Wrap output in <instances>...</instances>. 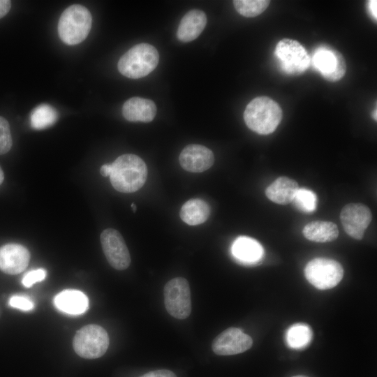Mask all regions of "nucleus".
Wrapping results in <instances>:
<instances>
[{
	"instance_id": "1",
	"label": "nucleus",
	"mask_w": 377,
	"mask_h": 377,
	"mask_svg": "<svg viewBox=\"0 0 377 377\" xmlns=\"http://www.w3.org/2000/svg\"><path fill=\"white\" fill-rule=\"evenodd\" d=\"M110 176L113 188L121 193L139 190L147 177V168L144 161L135 154L119 156L112 163Z\"/></svg>"
},
{
	"instance_id": "2",
	"label": "nucleus",
	"mask_w": 377,
	"mask_h": 377,
	"mask_svg": "<svg viewBox=\"0 0 377 377\" xmlns=\"http://www.w3.org/2000/svg\"><path fill=\"white\" fill-rule=\"evenodd\" d=\"M282 119L280 105L267 96L253 98L246 107L244 119L246 126L260 135L273 133Z\"/></svg>"
},
{
	"instance_id": "3",
	"label": "nucleus",
	"mask_w": 377,
	"mask_h": 377,
	"mask_svg": "<svg viewBox=\"0 0 377 377\" xmlns=\"http://www.w3.org/2000/svg\"><path fill=\"white\" fill-rule=\"evenodd\" d=\"M159 54L157 50L149 43H140L129 49L119 59V71L124 76L138 79L145 77L157 66Z\"/></svg>"
},
{
	"instance_id": "4",
	"label": "nucleus",
	"mask_w": 377,
	"mask_h": 377,
	"mask_svg": "<svg viewBox=\"0 0 377 377\" xmlns=\"http://www.w3.org/2000/svg\"><path fill=\"white\" fill-rule=\"evenodd\" d=\"M92 24L89 10L80 4L68 7L61 15L58 22L60 39L67 45H76L88 36Z\"/></svg>"
},
{
	"instance_id": "5",
	"label": "nucleus",
	"mask_w": 377,
	"mask_h": 377,
	"mask_svg": "<svg viewBox=\"0 0 377 377\" xmlns=\"http://www.w3.org/2000/svg\"><path fill=\"white\" fill-rule=\"evenodd\" d=\"M109 343L106 330L100 325L90 324L76 332L73 346L79 356L86 359H96L105 353Z\"/></svg>"
},
{
	"instance_id": "6",
	"label": "nucleus",
	"mask_w": 377,
	"mask_h": 377,
	"mask_svg": "<svg viewBox=\"0 0 377 377\" xmlns=\"http://www.w3.org/2000/svg\"><path fill=\"white\" fill-rule=\"evenodd\" d=\"M281 70L286 75L302 74L309 67L311 59L304 47L297 40L283 38L274 50Z\"/></svg>"
},
{
	"instance_id": "7",
	"label": "nucleus",
	"mask_w": 377,
	"mask_h": 377,
	"mask_svg": "<svg viewBox=\"0 0 377 377\" xmlns=\"http://www.w3.org/2000/svg\"><path fill=\"white\" fill-rule=\"evenodd\" d=\"M304 274L315 288L327 290L335 287L341 281L343 269L341 264L334 260L316 258L306 264Z\"/></svg>"
},
{
	"instance_id": "8",
	"label": "nucleus",
	"mask_w": 377,
	"mask_h": 377,
	"mask_svg": "<svg viewBox=\"0 0 377 377\" xmlns=\"http://www.w3.org/2000/svg\"><path fill=\"white\" fill-rule=\"evenodd\" d=\"M164 304L168 313L177 319L188 318L191 312L189 283L183 277L168 281L163 289Z\"/></svg>"
},
{
	"instance_id": "9",
	"label": "nucleus",
	"mask_w": 377,
	"mask_h": 377,
	"mask_svg": "<svg viewBox=\"0 0 377 377\" xmlns=\"http://www.w3.org/2000/svg\"><path fill=\"white\" fill-rule=\"evenodd\" d=\"M312 65L327 80L337 82L346 72V63L343 55L336 49L326 45L318 46L311 60Z\"/></svg>"
},
{
	"instance_id": "10",
	"label": "nucleus",
	"mask_w": 377,
	"mask_h": 377,
	"mask_svg": "<svg viewBox=\"0 0 377 377\" xmlns=\"http://www.w3.org/2000/svg\"><path fill=\"white\" fill-rule=\"evenodd\" d=\"M101 243L109 264L114 269L124 270L131 263V256L125 241L119 231L107 228L101 234Z\"/></svg>"
},
{
	"instance_id": "11",
	"label": "nucleus",
	"mask_w": 377,
	"mask_h": 377,
	"mask_svg": "<svg viewBox=\"0 0 377 377\" xmlns=\"http://www.w3.org/2000/svg\"><path fill=\"white\" fill-rule=\"evenodd\" d=\"M340 219L345 232L350 237L360 240L372 219V214L367 206L350 203L342 208Z\"/></svg>"
},
{
	"instance_id": "12",
	"label": "nucleus",
	"mask_w": 377,
	"mask_h": 377,
	"mask_svg": "<svg viewBox=\"0 0 377 377\" xmlns=\"http://www.w3.org/2000/svg\"><path fill=\"white\" fill-rule=\"evenodd\" d=\"M252 338L240 329L229 327L219 334L213 341L212 348L219 355H232L251 348Z\"/></svg>"
},
{
	"instance_id": "13",
	"label": "nucleus",
	"mask_w": 377,
	"mask_h": 377,
	"mask_svg": "<svg viewBox=\"0 0 377 377\" xmlns=\"http://www.w3.org/2000/svg\"><path fill=\"white\" fill-rule=\"evenodd\" d=\"M179 161L185 170L202 172L212 167L214 162V156L207 147L191 144L183 149L179 154Z\"/></svg>"
},
{
	"instance_id": "14",
	"label": "nucleus",
	"mask_w": 377,
	"mask_h": 377,
	"mask_svg": "<svg viewBox=\"0 0 377 377\" xmlns=\"http://www.w3.org/2000/svg\"><path fill=\"white\" fill-rule=\"evenodd\" d=\"M30 253L24 246L6 244L0 247V270L8 274H17L29 265Z\"/></svg>"
},
{
	"instance_id": "15",
	"label": "nucleus",
	"mask_w": 377,
	"mask_h": 377,
	"mask_svg": "<svg viewBox=\"0 0 377 377\" xmlns=\"http://www.w3.org/2000/svg\"><path fill=\"white\" fill-rule=\"evenodd\" d=\"M156 114L154 102L147 98L133 97L122 106V114L130 121L149 122L154 119Z\"/></svg>"
},
{
	"instance_id": "16",
	"label": "nucleus",
	"mask_w": 377,
	"mask_h": 377,
	"mask_svg": "<svg viewBox=\"0 0 377 377\" xmlns=\"http://www.w3.org/2000/svg\"><path fill=\"white\" fill-rule=\"evenodd\" d=\"M207 24V16L200 10H191L182 19L177 37L182 42H190L198 38Z\"/></svg>"
},
{
	"instance_id": "17",
	"label": "nucleus",
	"mask_w": 377,
	"mask_h": 377,
	"mask_svg": "<svg viewBox=\"0 0 377 377\" xmlns=\"http://www.w3.org/2000/svg\"><path fill=\"white\" fill-rule=\"evenodd\" d=\"M55 306L61 311L80 315L84 313L89 306V300L85 294L77 290L67 289L58 293L54 298Z\"/></svg>"
},
{
	"instance_id": "18",
	"label": "nucleus",
	"mask_w": 377,
	"mask_h": 377,
	"mask_svg": "<svg viewBox=\"0 0 377 377\" xmlns=\"http://www.w3.org/2000/svg\"><path fill=\"white\" fill-rule=\"evenodd\" d=\"M232 253L238 261L246 265H253L262 260L264 251L257 240L249 237L240 236L234 241Z\"/></svg>"
},
{
	"instance_id": "19",
	"label": "nucleus",
	"mask_w": 377,
	"mask_h": 377,
	"mask_svg": "<svg viewBox=\"0 0 377 377\" xmlns=\"http://www.w3.org/2000/svg\"><path fill=\"white\" fill-rule=\"evenodd\" d=\"M298 188L295 180L287 177H279L267 186L265 194L271 201L284 205L293 201Z\"/></svg>"
},
{
	"instance_id": "20",
	"label": "nucleus",
	"mask_w": 377,
	"mask_h": 377,
	"mask_svg": "<svg viewBox=\"0 0 377 377\" xmlns=\"http://www.w3.org/2000/svg\"><path fill=\"white\" fill-rule=\"evenodd\" d=\"M302 233L310 241L323 243L335 240L339 235V229L332 222L316 221L307 223Z\"/></svg>"
},
{
	"instance_id": "21",
	"label": "nucleus",
	"mask_w": 377,
	"mask_h": 377,
	"mask_svg": "<svg viewBox=\"0 0 377 377\" xmlns=\"http://www.w3.org/2000/svg\"><path fill=\"white\" fill-rule=\"evenodd\" d=\"M210 212V207L206 201L195 198L186 201L182 205L179 215L184 223L196 226L206 221Z\"/></svg>"
},
{
	"instance_id": "22",
	"label": "nucleus",
	"mask_w": 377,
	"mask_h": 377,
	"mask_svg": "<svg viewBox=\"0 0 377 377\" xmlns=\"http://www.w3.org/2000/svg\"><path fill=\"white\" fill-rule=\"evenodd\" d=\"M313 332L305 323H296L288 328L286 333V342L292 348L302 349L311 342Z\"/></svg>"
},
{
	"instance_id": "23",
	"label": "nucleus",
	"mask_w": 377,
	"mask_h": 377,
	"mask_svg": "<svg viewBox=\"0 0 377 377\" xmlns=\"http://www.w3.org/2000/svg\"><path fill=\"white\" fill-rule=\"evenodd\" d=\"M57 119V110L51 105L43 103L32 110L30 115V124L33 128L43 130L52 126Z\"/></svg>"
},
{
	"instance_id": "24",
	"label": "nucleus",
	"mask_w": 377,
	"mask_h": 377,
	"mask_svg": "<svg viewBox=\"0 0 377 377\" xmlns=\"http://www.w3.org/2000/svg\"><path fill=\"white\" fill-rule=\"evenodd\" d=\"M267 0H235L233 5L239 14L246 17L259 15L268 7Z\"/></svg>"
},
{
	"instance_id": "25",
	"label": "nucleus",
	"mask_w": 377,
	"mask_h": 377,
	"mask_svg": "<svg viewBox=\"0 0 377 377\" xmlns=\"http://www.w3.org/2000/svg\"><path fill=\"white\" fill-rule=\"evenodd\" d=\"M292 202L297 209L309 213L316 210L318 200L313 191L299 188Z\"/></svg>"
},
{
	"instance_id": "26",
	"label": "nucleus",
	"mask_w": 377,
	"mask_h": 377,
	"mask_svg": "<svg viewBox=\"0 0 377 377\" xmlns=\"http://www.w3.org/2000/svg\"><path fill=\"white\" fill-rule=\"evenodd\" d=\"M13 140L8 121L0 116V154L7 153L11 148Z\"/></svg>"
},
{
	"instance_id": "27",
	"label": "nucleus",
	"mask_w": 377,
	"mask_h": 377,
	"mask_svg": "<svg viewBox=\"0 0 377 377\" xmlns=\"http://www.w3.org/2000/svg\"><path fill=\"white\" fill-rule=\"evenodd\" d=\"M47 275L44 269H38L26 273L22 280L23 286L26 288L31 287L35 283L43 281Z\"/></svg>"
},
{
	"instance_id": "28",
	"label": "nucleus",
	"mask_w": 377,
	"mask_h": 377,
	"mask_svg": "<svg viewBox=\"0 0 377 377\" xmlns=\"http://www.w3.org/2000/svg\"><path fill=\"white\" fill-rule=\"evenodd\" d=\"M9 305L22 311H31L34 307V302L28 297L22 295H13L9 300Z\"/></svg>"
},
{
	"instance_id": "29",
	"label": "nucleus",
	"mask_w": 377,
	"mask_h": 377,
	"mask_svg": "<svg viewBox=\"0 0 377 377\" xmlns=\"http://www.w3.org/2000/svg\"><path fill=\"white\" fill-rule=\"evenodd\" d=\"M140 377H177V376L170 370L158 369L146 373Z\"/></svg>"
},
{
	"instance_id": "30",
	"label": "nucleus",
	"mask_w": 377,
	"mask_h": 377,
	"mask_svg": "<svg viewBox=\"0 0 377 377\" xmlns=\"http://www.w3.org/2000/svg\"><path fill=\"white\" fill-rule=\"evenodd\" d=\"M11 7V1L8 0H0V18L5 16Z\"/></svg>"
},
{
	"instance_id": "31",
	"label": "nucleus",
	"mask_w": 377,
	"mask_h": 377,
	"mask_svg": "<svg viewBox=\"0 0 377 377\" xmlns=\"http://www.w3.org/2000/svg\"><path fill=\"white\" fill-rule=\"evenodd\" d=\"M377 1L370 0L368 1V9L372 18L376 21L377 19Z\"/></svg>"
},
{
	"instance_id": "32",
	"label": "nucleus",
	"mask_w": 377,
	"mask_h": 377,
	"mask_svg": "<svg viewBox=\"0 0 377 377\" xmlns=\"http://www.w3.org/2000/svg\"><path fill=\"white\" fill-rule=\"evenodd\" d=\"M112 172L111 164H104L100 169V172L103 177H110Z\"/></svg>"
},
{
	"instance_id": "33",
	"label": "nucleus",
	"mask_w": 377,
	"mask_h": 377,
	"mask_svg": "<svg viewBox=\"0 0 377 377\" xmlns=\"http://www.w3.org/2000/svg\"><path fill=\"white\" fill-rule=\"evenodd\" d=\"M3 179H4L3 172L1 168L0 167V184L3 182Z\"/></svg>"
},
{
	"instance_id": "34",
	"label": "nucleus",
	"mask_w": 377,
	"mask_h": 377,
	"mask_svg": "<svg viewBox=\"0 0 377 377\" xmlns=\"http://www.w3.org/2000/svg\"><path fill=\"white\" fill-rule=\"evenodd\" d=\"M376 111H377V110H376V108H375V110L372 112V117H373V119H375V121H376V119H377Z\"/></svg>"
},
{
	"instance_id": "35",
	"label": "nucleus",
	"mask_w": 377,
	"mask_h": 377,
	"mask_svg": "<svg viewBox=\"0 0 377 377\" xmlns=\"http://www.w3.org/2000/svg\"><path fill=\"white\" fill-rule=\"evenodd\" d=\"M131 208L134 212L136 211V206L134 203L131 204Z\"/></svg>"
},
{
	"instance_id": "36",
	"label": "nucleus",
	"mask_w": 377,
	"mask_h": 377,
	"mask_svg": "<svg viewBox=\"0 0 377 377\" xmlns=\"http://www.w3.org/2000/svg\"><path fill=\"white\" fill-rule=\"evenodd\" d=\"M293 377H307V376H303V375H297V376H293Z\"/></svg>"
}]
</instances>
